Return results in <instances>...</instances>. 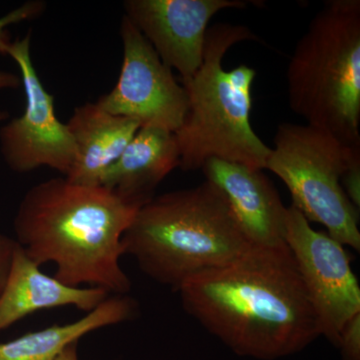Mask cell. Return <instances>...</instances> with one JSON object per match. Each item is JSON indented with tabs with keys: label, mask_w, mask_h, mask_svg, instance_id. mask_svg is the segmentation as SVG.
Returning a JSON list of instances; mask_svg holds the SVG:
<instances>
[{
	"label": "cell",
	"mask_w": 360,
	"mask_h": 360,
	"mask_svg": "<svg viewBox=\"0 0 360 360\" xmlns=\"http://www.w3.org/2000/svg\"><path fill=\"white\" fill-rule=\"evenodd\" d=\"M179 161L174 132L141 127L104 174L101 186L141 208L155 198V189L174 168L179 167Z\"/></svg>",
	"instance_id": "obj_13"
},
{
	"label": "cell",
	"mask_w": 360,
	"mask_h": 360,
	"mask_svg": "<svg viewBox=\"0 0 360 360\" xmlns=\"http://www.w3.org/2000/svg\"><path fill=\"white\" fill-rule=\"evenodd\" d=\"M45 7L46 4L42 0H32L21 4L20 6L16 7L13 11H9L0 18V54L1 56H8L9 49L13 42L9 32V26L23 22V21L35 20L44 13Z\"/></svg>",
	"instance_id": "obj_16"
},
{
	"label": "cell",
	"mask_w": 360,
	"mask_h": 360,
	"mask_svg": "<svg viewBox=\"0 0 360 360\" xmlns=\"http://www.w3.org/2000/svg\"><path fill=\"white\" fill-rule=\"evenodd\" d=\"M265 169L290 191L292 205L309 221L321 224L342 245L360 250L359 210L341 186L352 149L326 130L283 122L277 127Z\"/></svg>",
	"instance_id": "obj_6"
},
{
	"label": "cell",
	"mask_w": 360,
	"mask_h": 360,
	"mask_svg": "<svg viewBox=\"0 0 360 360\" xmlns=\"http://www.w3.org/2000/svg\"><path fill=\"white\" fill-rule=\"evenodd\" d=\"M345 360H360V312L345 324L338 345Z\"/></svg>",
	"instance_id": "obj_18"
},
{
	"label": "cell",
	"mask_w": 360,
	"mask_h": 360,
	"mask_svg": "<svg viewBox=\"0 0 360 360\" xmlns=\"http://www.w3.org/2000/svg\"><path fill=\"white\" fill-rule=\"evenodd\" d=\"M288 103L307 124L360 143V1L329 0L298 40Z\"/></svg>",
	"instance_id": "obj_5"
},
{
	"label": "cell",
	"mask_w": 360,
	"mask_h": 360,
	"mask_svg": "<svg viewBox=\"0 0 360 360\" xmlns=\"http://www.w3.org/2000/svg\"><path fill=\"white\" fill-rule=\"evenodd\" d=\"M259 41L243 25L217 23L206 32L200 70L182 82L188 108L184 123L174 132L179 149V167L200 169L210 158L265 169L271 148L251 127L252 86L257 71L240 65L226 71L225 54L243 41Z\"/></svg>",
	"instance_id": "obj_4"
},
{
	"label": "cell",
	"mask_w": 360,
	"mask_h": 360,
	"mask_svg": "<svg viewBox=\"0 0 360 360\" xmlns=\"http://www.w3.org/2000/svg\"><path fill=\"white\" fill-rule=\"evenodd\" d=\"M16 245L15 239L0 232V293L6 285Z\"/></svg>",
	"instance_id": "obj_19"
},
{
	"label": "cell",
	"mask_w": 360,
	"mask_h": 360,
	"mask_svg": "<svg viewBox=\"0 0 360 360\" xmlns=\"http://www.w3.org/2000/svg\"><path fill=\"white\" fill-rule=\"evenodd\" d=\"M139 210L105 187L54 177L26 191L14 239L39 266L56 265L61 283L125 295L131 281L120 265L122 238Z\"/></svg>",
	"instance_id": "obj_2"
},
{
	"label": "cell",
	"mask_w": 360,
	"mask_h": 360,
	"mask_svg": "<svg viewBox=\"0 0 360 360\" xmlns=\"http://www.w3.org/2000/svg\"><path fill=\"white\" fill-rule=\"evenodd\" d=\"M120 37L123 58L120 77L115 87L96 103L111 115L136 120L141 127L174 134L184 123L188 108L186 89L125 15Z\"/></svg>",
	"instance_id": "obj_9"
},
{
	"label": "cell",
	"mask_w": 360,
	"mask_h": 360,
	"mask_svg": "<svg viewBox=\"0 0 360 360\" xmlns=\"http://www.w3.org/2000/svg\"><path fill=\"white\" fill-rule=\"evenodd\" d=\"M32 32L14 40L8 56L20 71L25 89V108L20 117L0 127V153L9 169L28 174L49 167L63 176L70 174L77 148L66 123L58 120L54 97L47 91L33 65Z\"/></svg>",
	"instance_id": "obj_7"
},
{
	"label": "cell",
	"mask_w": 360,
	"mask_h": 360,
	"mask_svg": "<svg viewBox=\"0 0 360 360\" xmlns=\"http://www.w3.org/2000/svg\"><path fill=\"white\" fill-rule=\"evenodd\" d=\"M77 343H72L65 348L60 354H58L53 360H78Z\"/></svg>",
	"instance_id": "obj_21"
},
{
	"label": "cell",
	"mask_w": 360,
	"mask_h": 360,
	"mask_svg": "<svg viewBox=\"0 0 360 360\" xmlns=\"http://www.w3.org/2000/svg\"><path fill=\"white\" fill-rule=\"evenodd\" d=\"M285 243L316 314L321 335L338 345L341 329L360 312L359 283L345 245L312 229L292 205L286 208Z\"/></svg>",
	"instance_id": "obj_8"
},
{
	"label": "cell",
	"mask_w": 360,
	"mask_h": 360,
	"mask_svg": "<svg viewBox=\"0 0 360 360\" xmlns=\"http://www.w3.org/2000/svg\"><path fill=\"white\" fill-rule=\"evenodd\" d=\"M206 181L217 187L253 248H283L286 208L262 169L210 158L201 167Z\"/></svg>",
	"instance_id": "obj_11"
},
{
	"label": "cell",
	"mask_w": 360,
	"mask_h": 360,
	"mask_svg": "<svg viewBox=\"0 0 360 360\" xmlns=\"http://www.w3.org/2000/svg\"><path fill=\"white\" fill-rule=\"evenodd\" d=\"M184 310L243 356L271 360L302 352L321 326L288 246L251 248L180 286Z\"/></svg>",
	"instance_id": "obj_1"
},
{
	"label": "cell",
	"mask_w": 360,
	"mask_h": 360,
	"mask_svg": "<svg viewBox=\"0 0 360 360\" xmlns=\"http://www.w3.org/2000/svg\"><path fill=\"white\" fill-rule=\"evenodd\" d=\"M135 311L136 303L129 296H110L77 321L53 324L0 343V360H53L84 335L129 321Z\"/></svg>",
	"instance_id": "obj_15"
},
{
	"label": "cell",
	"mask_w": 360,
	"mask_h": 360,
	"mask_svg": "<svg viewBox=\"0 0 360 360\" xmlns=\"http://www.w3.org/2000/svg\"><path fill=\"white\" fill-rule=\"evenodd\" d=\"M22 86L21 78L18 75L8 71L0 70V90L16 89ZM9 117L8 113L6 111H0V123Z\"/></svg>",
	"instance_id": "obj_20"
},
{
	"label": "cell",
	"mask_w": 360,
	"mask_h": 360,
	"mask_svg": "<svg viewBox=\"0 0 360 360\" xmlns=\"http://www.w3.org/2000/svg\"><path fill=\"white\" fill-rule=\"evenodd\" d=\"M122 245L124 255L134 257L146 276L175 291L253 248L224 194L206 180L141 206L123 234Z\"/></svg>",
	"instance_id": "obj_3"
},
{
	"label": "cell",
	"mask_w": 360,
	"mask_h": 360,
	"mask_svg": "<svg viewBox=\"0 0 360 360\" xmlns=\"http://www.w3.org/2000/svg\"><path fill=\"white\" fill-rule=\"evenodd\" d=\"M110 296L103 288L70 286L47 276L18 243L0 293V333L41 310L73 307L89 314Z\"/></svg>",
	"instance_id": "obj_12"
},
{
	"label": "cell",
	"mask_w": 360,
	"mask_h": 360,
	"mask_svg": "<svg viewBox=\"0 0 360 360\" xmlns=\"http://www.w3.org/2000/svg\"><path fill=\"white\" fill-rule=\"evenodd\" d=\"M77 158L66 179L82 186H101L104 174L141 129L136 120L111 115L98 104L77 106L68 120Z\"/></svg>",
	"instance_id": "obj_14"
},
{
	"label": "cell",
	"mask_w": 360,
	"mask_h": 360,
	"mask_svg": "<svg viewBox=\"0 0 360 360\" xmlns=\"http://www.w3.org/2000/svg\"><path fill=\"white\" fill-rule=\"evenodd\" d=\"M341 186L352 203L359 210L360 207V146L352 149L348 160L347 168L341 176Z\"/></svg>",
	"instance_id": "obj_17"
},
{
	"label": "cell",
	"mask_w": 360,
	"mask_h": 360,
	"mask_svg": "<svg viewBox=\"0 0 360 360\" xmlns=\"http://www.w3.org/2000/svg\"><path fill=\"white\" fill-rule=\"evenodd\" d=\"M245 0H127V18L148 39L162 63L182 82L200 70L210 20L220 11L243 9Z\"/></svg>",
	"instance_id": "obj_10"
}]
</instances>
